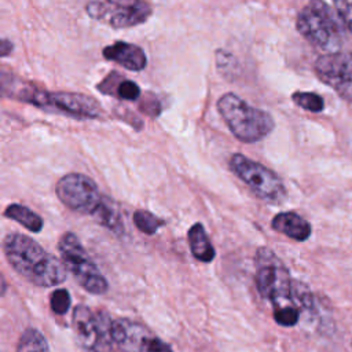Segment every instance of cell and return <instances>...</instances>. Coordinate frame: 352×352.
<instances>
[{"instance_id": "1", "label": "cell", "mask_w": 352, "mask_h": 352, "mask_svg": "<svg viewBox=\"0 0 352 352\" xmlns=\"http://www.w3.org/2000/svg\"><path fill=\"white\" fill-rule=\"evenodd\" d=\"M3 250L10 265L34 286L51 287L66 280L67 270L63 261L25 234L6 235Z\"/></svg>"}, {"instance_id": "2", "label": "cell", "mask_w": 352, "mask_h": 352, "mask_svg": "<svg viewBox=\"0 0 352 352\" xmlns=\"http://www.w3.org/2000/svg\"><path fill=\"white\" fill-rule=\"evenodd\" d=\"M217 111L231 133L243 143H256L264 139L275 126V121L268 111L249 104L234 92L220 96Z\"/></svg>"}, {"instance_id": "3", "label": "cell", "mask_w": 352, "mask_h": 352, "mask_svg": "<svg viewBox=\"0 0 352 352\" xmlns=\"http://www.w3.org/2000/svg\"><path fill=\"white\" fill-rule=\"evenodd\" d=\"M298 33L315 48L326 54L338 52L342 44V30L336 11L323 1H311L297 14Z\"/></svg>"}, {"instance_id": "4", "label": "cell", "mask_w": 352, "mask_h": 352, "mask_svg": "<svg viewBox=\"0 0 352 352\" xmlns=\"http://www.w3.org/2000/svg\"><path fill=\"white\" fill-rule=\"evenodd\" d=\"M256 286L261 297L270 300L274 309L297 307L293 300V280L283 261L270 248L261 246L256 252Z\"/></svg>"}, {"instance_id": "5", "label": "cell", "mask_w": 352, "mask_h": 352, "mask_svg": "<svg viewBox=\"0 0 352 352\" xmlns=\"http://www.w3.org/2000/svg\"><path fill=\"white\" fill-rule=\"evenodd\" d=\"M58 249L66 270L72 272L76 282L85 292L100 296L109 290L107 279L102 275L76 234L65 232L58 242Z\"/></svg>"}, {"instance_id": "6", "label": "cell", "mask_w": 352, "mask_h": 352, "mask_svg": "<svg viewBox=\"0 0 352 352\" xmlns=\"http://www.w3.org/2000/svg\"><path fill=\"white\" fill-rule=\"evenodd\" d=\"M113 319L104 311H92L87 305H76L72 326L82 352H117L111 334Z\"/></svg>"}, {"instance_id": "7", "label": "cell", "mask_w": 352, "mask_h": 352, "mask_svg": "<svg viewBox=\"0 0 352 352\" xmlns=\"http://www.w3.org/2000/svg\"><path fill=\"white\" fill-rule=\"evenodd\" d=\"M228 164L234 175L260 199L270 204H280L285 201L287 194L285 184L272 169L239 153L232 154Z\"/></svg>"}, {"instance_id": "8", "label": "cell", "mask_w": 352, "mask_h": 352, "mask_svg": "<svg viewBox=\"0 0 352 352\" xmlns=\"http://www.w3.org/2000/svg\"><path fill=\"white\" fill-rule=\"evenodd\" d=\"M85 11L89 18L113 29H126L144 23L151 16L153 7L140 0H104L87 3Z\"/></svg>"}, {"instance_id": "9", "label": "cell", "mask_w": 352, "mask_h": 352, "mask_svg": "<svg viewBox=\"0 0 352 352\" xmlns=\"http://www.w3.org/2000/svg\"><path fill=\"white\" fill-rule=\"evenodd\" d=\"M55 194L66 208L88 216H94L104 201L98 184L89 176L77 172L62 176L55 186Z\"/></svg>"}, {"instance_id": "10", "label": "cell", "mask_w": 352, "mask_h": 352, "mask_svg": "<svg viewBox=\"0 0 352 352\" xmlns=\"http://www.w3.org/2000/svg\"><path fill=\"white\" fill-rule=\"evenodd\" d=\"M29 103L44 110H56L76 118L94 120L102 116L99 102L85 94L78 92H51L36 88L29 99Z\"/></svg>"}, {"instance_id": "11", "label": "cell", "mask_w": 352, "mask_h": 352, "mask_svg": "<svg viewBox=\"0 0 352 352\" xmlns=\"http://www.w3.org/2000/svg\"><path fill=\"white\" fill-rule=\"evenodd\" d=\"M111 334L120 352H173L148 327L126 318L113 320Z\"/></svg>"}, {"instance_id": "12", "label": "cell", "mask_w": 352, "mask_h": 352, "mask_svg": "<svg viewBox=\"0 0 352 352\" xmlns=\"http://www.w3.org/2000/svg\"><path fill=\"white\" fill-rule=\"evenodd\" d=\"M314 72L338 96L352 102V51L320 55L314 63Z\"/></svg>"}, {"instance_id": "13", "label": "cell", "mask_w": 352, "mask_h": 352, "mask_svg": "<svg viewBox=\"0 0 352 352\" xmlns=\"http://www.w3.org/2000/svg\"><path fill=\"white\" fill-rule=\"evenodd\" d=\"M102 55L104 59L116 62L131 72H140L147 65V56L143 48L126 41H116L104 47Z\"/></svg>"}, {"instance_id": "14", "label": "cell", "mask_w": 352, "mask_h": 352, "mask_svg": "<svg viewBox=\"0 0 352 352\" xmlns=\"http://www.w3.org/2000/svg\"><path fill=\"white\" fill-rule=\"evenodd\" d=\"M271 227L294 241H307L311 235V224L296 212H280L271 220Z\"/></svg>"}, {"instance_id": "15", "label": "cell", "mask_w": 352, "mask_h": 352, "mask_svg": "<svg viewBox=\"0 0 352 352\" xmlns=\"http://www.w3.org/2000/svg\"><path fill=\"white\" fill-rule=\"evenodd\" d=\"M122 76L118 73H110L99 85L98 89L103 94L107 95H113L117 96L120 99L124 100H138L140 98V88L139 85L132 81V80H126V78H121Z\"/></svg>"}, {"instance_id": "16", "label": "cell", "mask_w": 352, "mask_h": 352, "mask_svg": "<svg viewBox=\"0 0 352 352\" xmlns=\"http://www.w3.org/2000/svg\"><path fill=\"white\" fill-rule=\"evenodd\" d=\"M187 241L191 250V254L202 263H210L214 256L216 250L210 243V239L201 223H194L187 232Z\"/></svg>"}, {"instance_id": "17", "label": "cell", "mask_w": 352, "mask_h": 352, "mask_svg": "<svg viewBox=\"0 0 352 352\" xmlns=\"http://www.w3.org/2000/svg\"><path fill=\"white\" fill-rule=\"evenodd\" d=\"M34 88L16 76L0 73V98H11L28 103Z\"/></svg>"}, {"instance_id": "18", "label": "cell", "mask_w": 352, "mask_h": 352, "mask_svg": "<svg viewBox=\"0 0 352 352\" xmlns=\"http://www.w3.org/2000/svg\"><path fill=\"white\" fill-rule=\"evenodd\" d=\"M4 216L19 223L22 227H25L32 232H40L44 227V221L41 216H38L30 208L21 204H10L4 209Z\"/></svg>"}, {"instance_id": "19", "label": "cell", "mask_w": 352, "mask_h": 352, "mask_svg": "<svg viewBox=\"0 0 352 352\" xmlns=\"http://www.w3.org/2000/svg\"><path fill=\"white\" fill-rule=\"evenodd\" d=\"M92 217L100 226L111 230L116 234H122L124 232V224H122L120 212L116 208V205L107 198H104L103 204L100 205V208L96 210V213Z\"/></svg>"}, {"instance_id": "20", "label": "cell", "mask_w": 352, "mask_h": 352, "mask_svg": "<svg viewBox=\"0 0 352 352\" xmlns=\"http://www.w3.org/2000/svg\"><path fill=\"white\" fill-rule=\"evenodd\" d=\"M15 352H50V346L40 330L28 327L21 334Z\"/></svg>"}, {"instance_id": "21", "label": "cell", "mask_w": 352, "mask_h": 352, "mask_svg": "<svg viewBox=\"0 0 352 352\" xmlns=\"http://www.w3.org/2000/svg\"><path fill=\"white\" fill-rule=\"evenodd\" d=\"M133 224L143 234L153 235L160 230V227L165 226V221L148 210L138 209L133 213Z\"/></svg>"}, {"instance_id": "22", "label": "cell", "mask_w": 352, "mask_h": 352, "mask_svg": "<svg viewBox=\"0 0 352 352\" xmlns=\"http://www.w3.org/2000/svg\"><path fill=\"white\" fill-rule=\"evenodd\" d=\"M292 99L298 107L312 111V113H320L324 109V100L322 99V96H319L318 94H314V92L296 91L292 95Z\"/></svg>"}, {"instance_id": "23", "label": "cell", "mask_w": 352, "mask_h": 352, "mask_svg": "<svg viewBox=\"0 0 352 352\" xmlns=\"http://www.w3.org/2000/svg\"><path fill=\"white\" fill-rule=\"evenodd\" d=\"M50 305L51 311L56 315H65L72 305V298L70 294L66 289H56L51 293L50 297Z\"/></svg>"}, {"instance_id": "24", "label": "cell", "mask_w": 352, "mask_h": 352, "mask_svg": "<svg viewBox=\"0 0 352 352\" xmlns=\"http://www.w3.org/2000/svg\"><path fill=\"white\" fill-rule=\"evenodd\" d=\"M300 309L297 307H283L274 309V319L278 324L292 327L300 319Z\"/></svg>"}, {"instance_id": "25", "label": "cell", "mask_w": 352, "mask_h": 352, "mask_svg": "<svg viewBox=\"0 0 352 352\" xmlns=\"http://www.w3.org/2000/svg\"><path fill=\"white\" fill-rule=\"evenodd\" d=\"M334 7L338 18L352 34V0H337L334 1Z\"/></svg>"}, {"instance_id": "26", "label": "cell", "mask_w": 352, "mask_h": 352, "mask_svg": "<svg viewBox=\"0 0 352 352\" xmlns=\"http://www.w3.org/2000/svg\"><path fill=\"white\" fill-rule=\"evenodd\" d=\"M142 110L146 113V114H150L153 117H157L161 111V106H160V102L157 99H148V95L147 98L144 99V102L142 103Z\"/></svg>"}, {"instance_id": "27", "label": "cell", "mask_w": 352, "mask_h": 352, "mask_svg": "<svg viewBox=\"0 0 352 352\" xmlns=\"http://www.w3.org/2000/svg\"><path fill=\"white\" fill-rule=\"evenodd\" d=\"M14 50V44L7 38H0V58L8 56Z\"/></svg>"}, {"instance_id": "28", "label": "cell", "mask_w": 352, "mask_h": 352, "mask_svg": "<svg viewBox=\"0 0 352 352\" xmlns=\"http://www.w3.org/2000/svg\"><path fill=\"white\" fill-rule=\"evenodd\" d=\"M6 292H7V282H6L4 276H3V274L0 272V297L4 296Z\"/></svg>"}]
</instances>
